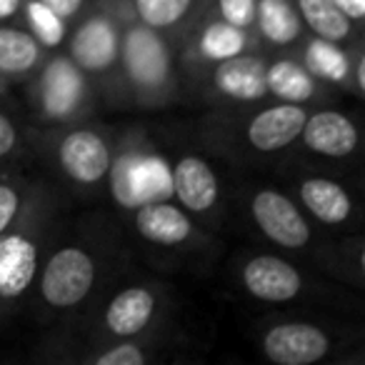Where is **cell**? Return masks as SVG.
<instances>
[{
	"label": "cell",
	"mask_w": 365,
	"mask_h": 365,
	"mask_svg": "<svg viewBox=\"0 0 365 365\" xmlns=\"http://www.w3.org/2000/svg\"><path fill=\"white\" fill-rule=\"evenodd\" d=\"M31 153V130L26 125H21L11 110L0 108V165L21 163Z\"/></svg>",
	"instance_id": "4316f807"
},
{
	"label": "cell",
	"mask_w": 365,
	"mask_h": 365,
	"mask_svg": "<svg viewBox=\"0 0 365 365\" xmlns=\"http://www.w3.org/2000/svg\"><path fill=\"white\" fill-rule=\"evenodd\" d=\"M255 6H258V0H210L208 16L220 18V21L230 23V26L253 31Z\"/></svg>",
	"instance_id": "83f0119b"
},
{
	"label": "cell",
	"mask_w": 365,
	"mask_h": 365,
	"mask_svg": "<svg viewBox=\"0 0 365 365\" xmlns=\"http://www.w3.org/2000/svg\"><path fill=\"white\" fill-rule=\"evenodd\" d=\"M170 190L175 203L198 220L213 218L220 210V178L198 153H180L173 160Z\"/></svg>",
	"instance_id": "4fadbf2b"
},
{
	"label": "cell",
	"mask_w": 365,
	"mask_h": 365,
	"mask_svg": "<svg viewBox=\"0 0 365 365\" xmlns=\"http://www.w3.org/2000/svg\"><path fill=\"white\" fill-rule=\"evenodd\" d=\"M298 140L308 153L330 158V160H345L360 150L358 123L348 113L333 110V108L313 113L308 110Z\"/></svg>",
	"instance_id": "2e32d148"
},
{
	"label": "cell",
	"mask_w": 365,
	"mask_h": 365,
	"mask_svg": "<svg viewBox=\"0 0 365 365\" xmlns=\"http://www.w3.org/2000/svg\"><path fill=\"white\" fill-rule=\"evenodd\" d=\"M248 213L258 233L275 248L288 253H305L315 248L313 220L305 215L293 195L270 185L255 188L248 198Z\"/></svg>",
	"instance_id": "9c48e42d"
},
{
	"label": "cell",
	"mask_w": 365,
	"mask_h": 365,
	"mask_svg": "<svg viewBox=\"0 0 365 365\" xmlns=\"http://www.w3.org/2000/svg\"><path fill=\"white\" fill-rule=\"evenodd\" d=\"M180 43L182 63H188L193 71H208L215 63L228 61L240 53L260 51L253 31L230 26L215 16H205Z\"/></svg>",
	"instance_id": "7c38bea8"
},
{
	"label": "cell",
	"mask_w": 365,
	"mask_h": 365,
	"mask_svg": "<svg viewBox=\"0 0 365 365\" xmlns=\"http://www.w3.org/2000/svg\"><path fill=\"white\" fill-rule=\"evenodd\" d=\"M28 101L38 128L83 123L96 113L98 96L88 76L66 56L53 51L28 78Z\"/></svg>",
	"instance_id": "52a82bcc"
},
{
	"label": "cell",
	"mask_w": 365,
	"mask_h": 365,
	"mask_svg": "<svg viewBox=\"0 0 365 365\" xmlns=\"http://www.w3.org/2000/svg\"><path fill=\"white\" fill-rule=\"evenodd\" d=\"M130 230L143 245L160 253H185L205 250L208 233L198 225V218L173 200H145L130 208Z\"/></svg>",
	"instance_id": "ba28073f"
},
{
	"label": "cell",
	"mask_w": 365,
	"mask_h": 365,
	"mask_svg": "<svg viewBox=\"0 0 365 365\" xmlns=\"http://www.w3.org/2000/svg\"><path fill=\"white\" fill-rule=\"evenodd\" d=\"M21 26L26 28L38 41V46L48 53L61 51L68 41V31H71V21L58 16L53 8H48L41 0H23Z\"/></svg>",
	"instance_id": "d4e9b609"
},
{
	"label": "cell",
	"mask_w": 365,
	"mask_h": 365,
	"mask_svg": "<svg viewBox=\"0 0 365 365\" xmlns=\"http://www.w3.org/2000/svg\"><path fill=\"white\" fill-rule=\"evenodd\" d=\"M303 28L293 0H258L253 33L260 51L265 46L273 51H290L303 38Z\"/></svg>",
	"instance_id": "ffe728a7"
},
{
	"label": "cell",
	"mask_w": 365,
	"mask_h": 365,
	"mask_svg": "<svg viewBox=\"0 0 365 365\" xmlns=\"http://www.w3.org/2000/svg\"><path fill=\"white\" fill-rule=\"evenodd\" d=\"M113 278L86 308L83 335L96 348L113 340L138 338L170 323L173 300L168 283L155 278Z\"/></svg>",
	"instance_id": "3957f363"
},
{
	"label": "cell",
	"mask_w": 365,
	"mask_h": 365,
	"mask_svg": "<svg viewBox=\"0 0 365 365\" xmlns=\"http://www.w3.org/2000/svg\"><path fill=\"white\" fill-rule=\"evenodd\" d=\"M31 145L53 168L58 178L78 193H101L115 160V135L91 123H73L58 128H31Z\"/></svg>",
	"instance_id": "8992f818"
},
{
	"label": "cell",
	"mask_w": 365,
	"mask_h": 365,
	"mask_svg": "<svg viewBox=\"0 0 365 365\" xmlns=\"http://www.w3.org/2000/svg\"><path fill=\"white\" fill-rule=\"evenodd\" d=\"M298 58L320 83L335 88H350V53L345 51V46L313 36L298 53Z\"/></svg>",
	"instance_id": "7402d4cb"
},
{
	"label": "cell",
	"mask_w": 365,
	"mask_h": 365,
	"mask_svg": "<svg viewBox=\"0 0 365 365\" xmlns=\"http://www.w3.org/2000/svg\"><path fill=\"white\" fill-rule=\"evenodd\" d=\"M120 73L130 106L160 110L180 101L175 43L163 33L143 26L133 16V8L123 21Z\"/></svg>",
	"instance_id": "5b68a950"
},
{
	"label": "cell",
	"mask_w": 365,
	"mask_h": 365,
	"mask_svg": "<svg viewBox=\"0 0 365 365\" xmlns=\"http://www.w3.org/2000/svg\"><path fill=\"white\" fill-rule=\"evenodd\" d=\"M38 175H31L18 163L13 165H0V233L8 230L23 213L33 188H36Z\"/></svg>",
	"instance_id": "484cf974"
},
{
	"label": "cell",
	"mask_w": 365,
	"mask_h": 365,
	"mask_svg": "<svg viewBox=\"0 0 365 365\" xmlns=\"http://www.w3.org/2000/svg\"><path fill=\"white\" fill-rule=\"evenodd\" d=\"M265 63L268 58L260 51L240 53L228 61H220L208 68L210 88L218 98L230 103H260L268 98L265 83Z\"/></svg>",
	"instance_id": "e0dca14e"
},
{
	"label": "cell",
	"mask_w": 365,
	"mask_h": 365,
	"mask_svg": "<svg viewBox=\"0 0 365 365\" xmlns=\"http://www.w3.org/2000/svg\"><path fill=\"white\" fill-rule=\"evenodd\" d=\"M123 265L125 245L106 223L86 218L76 223V228H68L66 223L43 258L28 305H33L43 320L81 313L123 273Z\"/></svg>",
	"instance_id": "6da1fadb"
},
{
	"label": "cell",
	"mask_w": 365,
	"mask_h": 365,
	"mask_svg": "<svg viewBox=\"0 0 365 365\" xmlns=\"http://www.w3.org/2000/svg\"><path fill=\"white\" fill-rule=\"evenodd\" d=\"M48 51L38 46V41L21 23H0V78L28 81L46 61Z\"/></svg>",
	"instance_id": "44dd1931"
},
{
	"label": "cell",
	"mask_w": 365,
	"mask_h": 365,
	"mask_svg": "<svg viewBox=\"0 0 365 365\" xmlns=\"http://www.w3.org/2000/svg\"><path fill=\"white\" fill-rule=\"evenodd\" d=\"M265 83H268V98L298 106H308L323 93V83L303 66L298 53L275 56L273 61L265 63Z\"/></svg>",
	"instance_id": "d6986e66"
},
{
	"label": "cell",
	"mask_w": 365,
	"mask_h": 365,
	"mask_svg": "<svg viewBox=\"0 0 365 365\" xmlns=\"http://www.w3.org/2000/svg\"><path fill=\"white\" fill-rule=\"evenodd\" d=\"M210 0H130L133 16L143 26L180 43L205 16Z\"/></svg>",
	"instance_id": "ac0fdd59"
},
{
	"label": "cell",
	"mask_w": 365,
	"mask_h": 365,
	"mask_svg": "<svg viewBox=\"0 0 365 365\" xmlns=\"http://www.w3.org/2000/svg\"><path fill=\"white\" fill-rule=\"evenodd\" d=\"M300 21L310 36L345 46L355 38V23L330 0H295Z\"/></svg>",
	"instance_id": "603a6c76"
},
{
	"label": "cell",
	"mask_w": 365,
	"mask_h": 365,
	"mask_svg": "<svg viewBox=\"0 0 365 365\" xmlns=\"http://www.w3.org/2000/svg\"><path fill=\"white\" fill-rule=\"evenodd\" d=\"M330 3L335 8H340L355 26H360L365 21V0H330Z\"/></svg>",
	"instance_id": "f546056e"
},
{
	"label": "cell",
	"mask_w": 365,
	"mask_h": 365,
	"mask_svg": "<svg viewBox=\"0 0 365 365\" xmlns=\"http://www.w3.org/2000/svg\"><path fill=\"white\" fill-rule=\"evenodd\" d=\"M260 353L275 365H315L335 348L333 333L313 320H278L263 328Z\"/></svg>",
	"instance_id": "8fae6325"
},
{
	"label": "cell",
	"mask_w": 365,
	"mask_h": 365,
	"mask_svg": "<svg viewBox=\"0 0 365 365\" xmlns=\"http://www.w3.org/2000/svg\"><path fill=\"white\" fill-rule=\"evenodd\" d=\"M41 3H46L48 8H53L58 16H63L71 23L76 21V18L83 13V8L88 6V0H41Z\"/></svg>",
	"instance_id": "f1b7e54d"
},
{
	"label": "cell",
	"mask_w": 365,
	"mask_h": 365,
	"mask_svg": "<svg viewBox=\"0 0 365 365\" xmlns=\"http://www.w3.org/2000/svg\"><path fill=\"white\" fill-rule=\"evenodd\" d=\"M66 225L61 190L38 178L23 213L0 233V333L28 305L48 248Z\"/></svg>",
	"instance_id": "7a4b0ae2"
},
{
	"label": "cell",
	"mask_w": 365,
	"mask_h": 365,
	"mask_svg": "<svg viewBox=\"0 0 365 365\" xmlns=\"http://www.w3.org/2000/svg\"><path fill=\"white\" fill-rule=\"evenodd\" d=\"M6 93H8V81L6 78H0V98L6 96Z\"/></svg>",
	"instance_id": "1f68e13d"
},
{
	"label": "cell",
	"mask_w": 365,
	"mask_h": 365,
	"mask_svg": "<svg viewBox=\"0 0 365 365\" xmlns=\"http://www.w3.org/2000/svg\"><path fill=\"white\" fill-rule=\"evenodd\" d=\"M298 205L323 228H345L358 218V200L345 182L330 175H300L293 185Z\"/></svg>",
	"instance_id": "9a60e30c"
},
{
	"label": "cell",
	"mask_w": 365,
	"mask_h": 365,
	"mask_svg": "<svg viewBox=\"0 0 365 365\" xmlns=\"http://www.w3.org/2000/svg\"><path fill=\"white\" fill-rule=\"evenodd\" d=\"M313 260L333 278L353 283L355 288L363 285V238L360 235L330 245H318L313 250Z\"/></svg>",
	"instance_id": "cb8c5ba5"
},
{
	"label": "cell",
	"mask_w": 365,
	"mask_h": 365,
	"mask_svg": "<svg viewBox=\"0 0 365 365\" xmlns=\"http://www.w3.org/2000/svg\"><path fill=\"white\" fill-rule=\"evenodd\" d=\"M23 0H0V23H21Z\"/></svg>",
	"instance_id": "4dcf8cb0"
},
{
	"label": "cell",
	"mask_w": 365,
	"mask_h": 365,
	"mask_svg": "<svg viewBox=\"0 0 365 365\" xmlns=\"http://www.w3.org/2000/svg\"><path fill=\"white\" fill-rule=\"evenodd\" d=\"M305 118H308L305 106L273 101L270 106H263L250 113L248 120H243L240 135L253 153L270 155V153L285 150L298 140Z\"/></svg>",
	"instance_id": "5bb4252c"
},
{
	"label": "cell",
	"mask_w": 365,
	"mask_h": 365,
	"mask_svg": "<svg viewBox=\"0 0 365 365\" xmlns=\"http://www.w3.org/2000/svg\"><path fill=\"white\" fill-rule=\"evenodd\" d=\"M238 283L250 298L265 305L298 303L313 285L293 260L278 253H253L243 258L238 263Z\"/></svg>",
	"instance_id": "30bf717a"
},
{
	"label": "cell",
	"mask_w": 365,
	"mask_h": 365,
	"mask_svg": "<svg viewBox=\"0 0 365 365\" xmlns=\"http://www.w3.org/2000/svg\"><path fill=\"white\" fill-rule=\"evenodd\" d=\"M128 11L130 0H98L83 8L68 31L66 56L88 76L98 101L128 103L120 73V36Z\"/></svg>",
	"instance_id": "277c9868"
}]
</instances>
